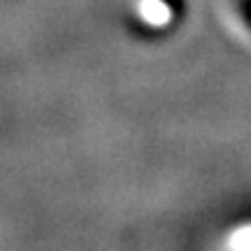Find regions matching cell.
I'll use <instances>...</instances> for the list:
<instances>
[{
    "label": "cell",
    "instance_id": "cell-1",
    "mask_svg": "<svg viewBox=\"0 0 251 251\" xmlns=\"http://www.w3.org/2000/svg\"><path fill=\"white\" fill-rule=\"evenodd\" d=\"M214 251H251V214L226 226L216 237Z\"/></svg>",
    "mask_w": 251,
    "mask_h": 251
}]
</instances>
